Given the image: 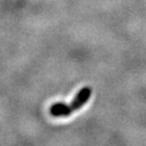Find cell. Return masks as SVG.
Here are the masks:
<instances>
[{
    "label": "cell",
    "mask_w": 146,
    "mask_h": 146,
    "mask_svg": "<svg viewBox=\"0 0 146 146\" xmlns=\"http://www.w3.org/2000/svg\"><path fill=\"white\" fill-rule=\"evenodd\" d=\"M91 88L89 86H85L81 88L77 92L75 98H73L69 105L64 103H55L51 106L50 114L53 117H68L77 110L81 109L85 104L88 102L91 96Z\"/></svg>",
    "instance_id": "cell-1"
}]
</instances>
